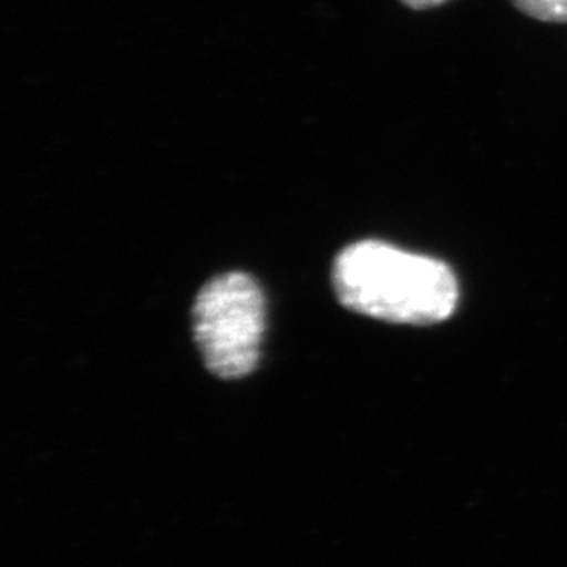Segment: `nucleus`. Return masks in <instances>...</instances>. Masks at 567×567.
Masks as SVG:
<instances>
[{"mask_svg":"<svg viewBox=\"0 0 567 567\" xmlns=\"http://www.w3.org/2000/svg\"><path fill=\"white\" fill-rule=\"evenodd\" d=\"M516 10L535 21L567 24V0H511Z\"/></svg>","mask_w":567,"mask_h":567,"instance_id":"obj_3","label":"nucleus"},{"mask_svg":"<svg viewBox=\"0 0 567 567\" xmlns=\"http://www.w3.org/2000/svg\"><path fill=\"white\" fill-rule=\"evenodd\" d=\"M401 2L408 8H412V10H432L437 6L446 4L449 0H401Z\"/></svg>","mask_w":567,"mask_h":567,"instance_id":"obj_4","label":"nucleus"},{"mask_svg":"<svg viewBox=\"0 0 567 567\" xmlns=\"http://www.w3.org/2000/svg\"><path fill=\"white\" fill-rule=\"evenodd\" d=\"M265 296L248 274L212 279L193 306V334L204 365L219 379H243L259 364L267 326Z\"/></svg>","mask_w":567,"mask_h":567,"instance_id":"obj_2","label":"nucleus"},{"mask_svg":"<svg viewBox=\"0 0 567 567\" xmlns=\"http://www.w3.org/2000/svg\"><path fill=\"white\" fill-rule=\"evenodd\" d=\"M332 285L349 311L408 326L440 323L460 300L457 278L446 262L375 239L338 254Z\"/></svg>","mask_w":567,"mask_h":567,"instance_id":"obj_1","label":"nucleus"}]
</instances>
